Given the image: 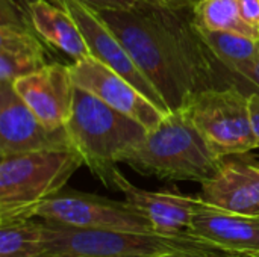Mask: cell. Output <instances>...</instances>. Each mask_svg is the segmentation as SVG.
Masks as SVG:
<instances>
[{"label": "cell", "instance_id": "cell-1", "mask_svg": "<svg viewBox=\"0 0 259 257\" xmlns=\"http://www.w3.org/2000/svg\"><path fill=\"white\" fill-rule=\"evenodd\" d=\"M97 12L170 112L182 111L196 94L219 88L217 61L202 41L193 12L190 17L147 0H138L131 9Z\"/></svg>", "mask_w": 259, "mask_h": 257}, {"label": "cell", "instance_id": "cell-2", "mask_svg": "<svg viewBox=\"0 0 259 257\" xmlns=\"http://www.w3.org/2000/svg\"><path fill=\"white\" fill-rule=\"evenodd\" d=\"M222 159L188 117L182 111H173L126 150L120 164H126L143 176L202 183L217 171Z\"/></svg>", "mask_w": 259, "mask_h": 257}, {"label": "cell", "instance_id": "cell-3", "mask_svg": "<svg viewBox=\"0 0 259 257\" xmlns=\"http://www.w3.org/2000/svg\"><path fill=\"white\" fill-rule=\"evenodd\" d=\"M82 165L74 147L0 156V224L36 217L39 206L64 189Z\"/></svg>", "mask_w": 259, "mask_h": 257}, {"label": "cell", "instance_id": "cell-4", "mask_svg": "<svg viewBox=\"0 0 259 257\" xmlns=\"http://www.w3.org/2000/svg\"><path fill=\"white\" fill-rule=\"evenodd\" d=\"M65 130L83 165L106 188L115 191L114 174L121 155L144 138L147 129L76 86L74 105Z\"/></svg>", "mask_w": 259, "mask_h": 257}, {"label": "cell", "instance_id": "cell-5", "mask_svg": "<svg viewBox=\"0 0 259 257\" xmlns=\"http://www.w3.org/2000/svg\"><path fill=\"white\" fill-rule=\"evenodd\" d=\"M182 112L220 158L249 153L256 148L249 94L235 85L196 94Z\"/></svg>", "mask_w": 259, "mask_h": 257}, {"label": "cell", "instance_id": "cell-6", "mask_svg": "<svg viewBox=\"0 0 259 257\" xmlns=\"http://www.w3.org/2000/svg\"><path fill=\"white\" fill-rule=\"evenodd\" d=\"M193 241L197 238L191 235L164 236L46 223L41 257H150Z\"/></svg>", "mask_w": 259, "mask_h": 257}, {"label": "cell", "instance_id": "cell-7", "mask_svg": "<svg viewBox=\"0 0 259 257\" xmlns=\"http://www.w3.org/2000/svg\"><path fill=\"white\" fill-rule=\"evenodd\" d=\"M36 217L50 224L70 227L105 229L147 235L156 233L152 223L126 200L117 201L108 197L67 188L46 200L39 206Z\"/></svg>", "mask_w": 259, "mask_h": 257}, {"label": "cell", "instance_id": "cell-8", "mask_svg": "<svg viewBox=\"0 0 259 257\" xmlns=\"http://www.w3.org/2000/svg\"><path fill=\"white\" fill-rule=\"evenodd\" d=\"M70 68L76 86L96 95L115 111L137 120L147 130L156 127L170 114L149 100L126 77L93 56L74 61Z\"/></svg>", "mask_w": 259, "mask_h": 257}, {"label": "cell", "instance_id": "cell-9", "mask_svg": "<svg viewBox=\"0 0 259 257\" xmlns=\"http://www.w3.org/2000/svg\"><path fill=\"white\" fill-rule=\"evenodd\" d=\"M61 5L79 26L82 36L90 48L93 58L99 59L123 77H126L135 88H138L149 100L156 106L170 112L161 98L159 92L149 82V79L141 73V70L134 62L132 56L115 35V32L102 20L99 12L80 0H52Z\"/></svg>", "mask_w": 259, "mask_h": 257}, {"label": "cell", "instance_id": "cell-10", "mask_svg": "<svg viewBox=\"0 0 259 257\" xmlns=\"http://www.w3.org/2000/svg\"><path fill=\"white\" fill-rule=\"evenodd\" d=\"M73 147L65 127H47L15 92L0 82V156Z\"/></svg>", "mask_w": 259, "mask_h": 257}, {"label": "cell", "instance_id": "cell-11", "mask_svg": "<svg viewBox=\"0 0 259 257\" xmlns=\"http://www.w3.org/2000/svg\"><path fill=\"white\" fill-rule=\"evenodd\" d=\"M15 92L50 129H62L71 117L76 83L70 65L47 64L12 82Z\"/></svg>", "mask_w": 259, "mask_h": 257}, {"label": "cell", "instance_id": "cell-12", "mask_svg": "<svg viewBox=\"0 0 259 257\" xmlns=\"http://www.w3.org/2000/svg\"><path fill=\"white\" fill-rule=\"evenodd\" d=\"M200 198L215 208L259 215V162L249 153L225 156L217 171L200 183Z\"/></svg>", "mask_w": 259, "mask_h": 257}, {"label": "cell", "instance_id": "cell-13", "mask_svg": "<svg viewBox=\"0 0 259 257\" xmlns=\"http://www.w3.org/2000/svg\"><path fill=\"white\" fill-rule=\"evenodd\" d=\"M114 183L115 191H120L124 200L152 223L155 232L164 236L188 235L191 220L203 203L200 195H187L178 189H141L131 183L120 170L114 174Z\"/></svg>", "mask_w": 259, "mask_h": 257}, {"label": "cell", "instance_id": "cell-14", "mask_svg": "<svg viewBox=\"0 0 259 257\" xmlns=\"http://www.w3.org/2000/svg\"><path fill=\"white\" fill-rule=\"evenodd\" d=\"M188 235L220 250L243 256L259 253V215H246L202 203Z\"/></svg>", "mask_w": 259, "mask_h": 257}, {"label": "cell", "instance_id": "cell-15", "mask_svg": "<svg viewBox=\"0 0 259 257\" xmlns=\"http://www.w3.org/2000/svg\"><path fill=\"white\" fill-rule=\"evenodd\" d=\"M29 24L46 42L64 52L74 61L91 56L74 18L58 3L47 0L27 2Z\"/></svg>", "mask_w": 259, "mask_h": 257}, {"label": "cell", "instance_id": "cell-16", "mask_svg": "<svg viewBox=\"0 0 259 257\" xmlns=\"http://www.w3.org/2000/svg\"><path fill=\"white\" fill-rule=\"evenodd\" d=\"M47 64L46 50L30 30L9 23L0 24V82L12 83Z\"/></svg>", "mask_w": 259, "mask_h": 257}, {"label": "cell", "instance_id": "cell-17", "mask_svg": "<svg viewBox=\"0 0 259 257\" xmlns=\"http://www.w3.org/2000/svg\"><path fill=\"white\" fill-rule=\"evenodd\" d=\"M196 27L202 41L223 70H232L259 55V38L235 32L209 30L199 26Z\"/></svg>", "mask_w": 259, "mask_h": 257}, {"label": "cell", "instance_id": "cell-18", "mask_svg": "<svg viewBox=\"0 0 259 257\" xmlns=\"http://www.w3.org/2000/svg\"><path fill=\"white\" fill-rule=\"evenodd\" d=\"M46 223L32 220L0 224V257H41Z\"/></svg>", "mask_w": 259, "mask_h": 257}, {"label": "cell", "instance_id": "cell-19", "mask_svg": "<svg viewBox=\"0 0 259 257\" xmlns=\"http://www.w3.org/2000/svg\"><path fill=\"white\" fill-rule=\"evenodd\" d=\"M191 12L194 24L202 29L226 30L259 38V33L243 21L238 0H199Z\"/></svg>", "mask_w": 259, "mask_h": 257}, {"label": "cell", "instance_id": "cell-20", "mask_svg": "<svg viewBox=\"0 0 259 257\" xmlns=\"http://www.w3.org/2000/svg\"><path fill=\"white\" fill-rule=\"evenodd\" d=\"M243 254H237V253H229L225 250H220L214 245H209L200 239L193 241L190 244L167 250L164 253L155 254L150 257H241Z\"/></svg>", "mask_w": 259, "mask_h": 257}, {"label": "cell", "instance_id": "cell-21", "mask_svg": "<svg viewBox=\"0 0 259 257\" xmlns=\"http://www.w3.org/2000/svg\"><path fill=\"white\" fill-rule=\"evenodd\" d=\"M223 71L229 77V85H235L240 89L243 88V85H247L250 88V94H259V55L243 65Z\"/></svg>", "mask_w": 259, "mask_h": 257}, {"label": "cell", "instance_id": "cell-22", "mask_svg": "<svg viewBox=\"0 0 259 257\" xmlns=\"http://www.w3.org/2000/svg\"><path fill=\"white\" fill-rule=\"evenodd\" d=\"M238 9L243 21L259 33V0H238Z\"/></svg>", "mask_w": 259, "mask_h": 257}, {"label": "cell", "instance_id": "cell-23", "mask_svg": "<svg viewBox=\"0 0 259 257\" xmlns=\"http://www.w3.org/2000/svg\"><path fill=\"white\" fill-rule=\"evenodd\" d=\"M96 11H112V9H131L138 0H80Z\"/></svg>", "mask_w": 259, "mask_h": 257}, {"label": "cell", "instance_id": "cell-24", "mask_svg": "<svg viewBox=\"0 0 259 257\" xmlns=\"http://www.w3.org/2000/svg\"><path fill=\"white\" fill-rule=\"evenodd\" d=\"M249 108H250V118H252V129L256 138V148H259V94H249Z\"/></svg>", "mask_w": 259, "mask_h": 257}, {"label": "cell", "instance_id": "cell-25", "mask_svg": "<svg viewBox=\"0 0 259 257\" xmlns=\"http://www.w3.org/2000/svg\"><path fill=\"white\" fill-rule=\"evenodd\" d=\"M153 5L170 8V9H179V11H193L196 3L199 0H147Z\"/></svg>", "mask_w": 259, "mask_h": 257}, {"label": "cell", "instance_id": "cell-26", "mask_svg": "<svg viewBox=\"0 0 259 257\" xmlns=\"http://www.w3.org/2000/svg\"><path fill=\"white\" fill-rule=\"evenodd\" d=\"M249 257H259V253H256V254H253V256H249Z\"/></svg>", "mask_w": 259, "mask_h": 257}, {"label": "cell", "instance_id": "cell-27", "mask_svg": "<svg viewBox=\"0 0 259 257\" xmlns=\"http://www.w3.org/2000/svg\"><path fill=\"white\" fill-rule=\"evenodd\" d=\"M241 257H249V256H241Z\"/></svg>", "mask_w": 259, "mask_h": 257}]
</instances>
